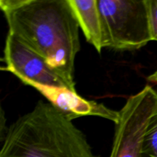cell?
<instances>
[{
    "instance_id": "cell-4",
    "label": "cell",
    "mask_w": 157,
    "mask_h": 157,
    "mask_svg": "<svg viewBox=\"0 0 157 157\" xmlns=\"http://www.w3.org/2000/svg\"><path fill=\"white\" fill-rule=\"evenodd\" d=\"M157 105V92L147 85L119 111L110 157H140L144 130Z\"/></svg>"
},
{
    "instance_id": "cell-6",
    "label": "cell",
    "mask_w": 157,
    "mask_h": 157,
    "mask_svg": "<svg viewBox=\"0 0 157 157\" xmlns=\"http://www.w3.org/2000/svg\"><path fill=\"white\" fill-rule=\"evenodd\" d=\"M32 87L39 91L48 100L49 103L61 110L71 121L86 116L100 117L113 121L114 124L119 120V111L110 110L103 104L87 101L68 89L40 85H34Z\"/></svg>"
},
{
    "instance_id": "cell-2",
    "label": "cell",
    "mask_w": 157,
    "mask_h": 157,
    "mask_svg": "<svg viewBox=\"0 0 157 157\" xmlns=\"http://www.w3.org/2000/svg\"><path fill=\"white\" fill-rule=\"evenodd\" d=\"M0 157H97L85 135L51 103L39 101L9 127Z\"/></svg>"
},
{
    "instance_id": "cell-10",
    "label": "cell",
    "mask_w": 157,
    "mask_h": 157,
    "mask_svg": "<svg viewBox=\"0 0 157 157\" xmlns=\"http://www.w3.org/2000/svg\"><path fill=\"white\" fill-rule=\"evenodd\" d=\"M147 80H148L149 82L157 84V70L155 72H153L152 75H150V76L147 78Z\"/></svg>"
},
{
    "instance_id": "cell-1",
    "label": "cell",
    "mask_w": 157,
    "mask_h": 157,
    "mask_svg": "<svg viewBox=\"0 0 157 157\" xmlns=\"http://www.w3.org/2000/svg\"><path fill=\"white\" fill-rule=\"evenodd\" d=\"M9 33L43 58L77 93L75 63L79 24L69 0H0Z\"/></svg>"
},
{
    "instance_id": "cell-8",
    "label": "cell",
    "mask_w": 157,
    "mask_h": 157,
    "mask_svg": "<svg viewBox=\"0 0 157 157\" xmlns=\"http://www.w3.org/2000/svg\"><path fill=\"white\" fill-rule=\"evenodd\" d=\"M140 157H157V105L144 130Z\"/></svg>"
},
{
    "instance_id": "cell-9",
    "label": "cell",
    "mask_w": 157,
    "mask_h": 157,
    "mask_svg": "<svg viewBox=\"0 0 157 157\" xmlns=\"http://www.w3.org/2000/svg\"><path fill=\"white\" fill-rule=\"evenodd\" d=\"M153 41H157V0H147Z\"/></svg>"
},
{
    "instance_id": "cell-7",
    "label": "cell",
    "mask_w": 157,
    "mask_h": 157,
    "mask_svg": "<svg viewBox=\"0 0 157 157\" xmlns=\"http://www.w3.org/2000/svg\"><path fill=\"white\" fill-rule=\"evenodd\" d=\"M69 3L87 41L101 53L104 45L98 0H69Z\"/></svg>"
},
{
    "instance_id": "cell-3",
    "label": "cell",
    "mask_w": 157,
    "mask_h": 157,
    "mask_svg": "<svg viewBox=\"0 0 157 157\" xmlns=\"http://www.w3.org/2000/svg\"><path fill=\"white\" fill-rule=\"evenodd\" d=\"M104 48L133 51L152 40L147 0H98Z\"/></svg>"
},
{
    "instance_id": "cell-5",
    "label": "cell",
    "mask_w": 157,
    "mask_h": 157,
    "mask_svg": "<svg viewBox=\"0 0 157 157\" xmlns=\"http://www.w3.org/2000/svg\"><path fill=\"white\" fill-rule=\"evenodd\" d=\"M3 61L6 65L2 67V70L12 73L26 85L70 90L65 81L51 68L44 58L9 33L6 39Z\"/></svg>"
}]
</instances>
